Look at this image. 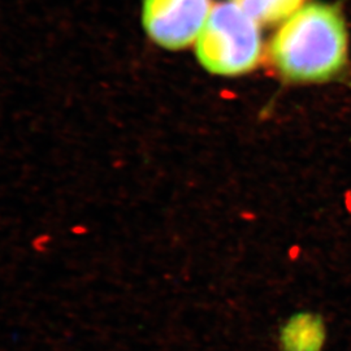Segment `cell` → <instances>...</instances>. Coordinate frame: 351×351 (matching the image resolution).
<instances>
[{
  "instance_id": "3957f363",
  "label": "cell",
  "mask_w": 351,
  "mask_h": 351,
  "mask_svg": "<svg viewBox=\"0 0 351 351\" xmlns=\"http://www.w3.org/2000/svg\"><path fill=\"white\" fill-rule=\"evenodd\" d=\"M213 8V0H143L142 24L158 46L182 50L197 42Z\"/></svg>"
},
{
  "instance_id": "5b68a950",
  "label": "cell",
  "mask_w": 351,
  "mask_h": 351,
  "mask_svg": "<svg viewBox=\"0 0 351 351\" xmlns=\"http://www.w3.org/2000/svg\"><path fill=\"white\" fill-rule=\"evenodd\" d=\"M259 25L284 23L303 7L304 0H232Z\"/></svg>"
},
{
  "instance_id": "7a4b0ae2",
  "label": "cell",
  "mask_w": 351,
  "mask_h": 351,
  "mask_svg": "<svg viewBox=\"0 0 351 351\" xmlns=\"http://www.w3.org/2000/svg\"><path fill=\"white\" fill-rule=\"evenodd\" d=\"M263 42L259 24L233 1L213 5L195 42L202 66L219 75H239L256 68Z\"/></svg>"
},
{
  "instance_id": "6da1fadb",
  "label": "cell",
  "mask_w": 351,
  "mask_h": 351,
  "mask_svg": "<svg viewBox=\"0 0 351 351\" xmlns=\"http://www.w3.org/2000/svg\"><path fill=\"white\" fill-rule=\"evenodd\" d=\"M277 73L293 82L333 78L348 62V30L336 5L311 3L291 14L269 42Z\"/></svg>"
},
{
  "instance_id": "277c9868",
  "label": "cell",
  "mask_w": 351,
  "mask_h": 351,
  "mask_svg": "<svg viewBox=\"0 0 351 351\" xmlns=\"http://www.w3.org/2000/svg\"><path fill=\"white\" fill-rule=\"evenodd\" d=\"M326 341L324 319L310 311L293 315L280 330L281 351H322Z\"/></svg>"
}]
</instances>
